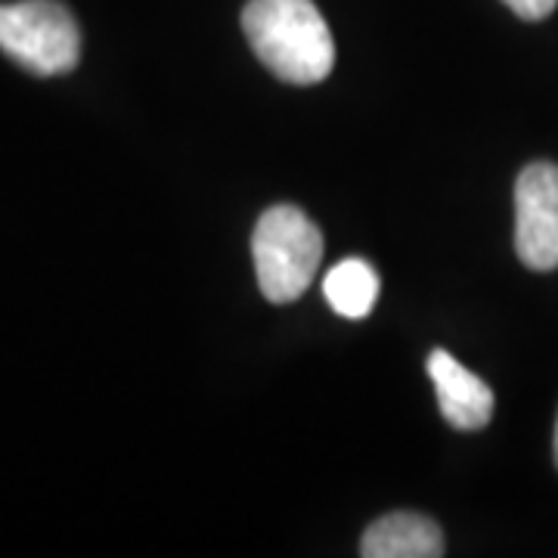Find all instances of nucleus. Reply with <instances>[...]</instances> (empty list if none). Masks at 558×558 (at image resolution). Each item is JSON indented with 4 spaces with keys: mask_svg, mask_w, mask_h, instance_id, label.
Listing matches in <instances>:
<instances>
[{
    "mask_svg": "<svg viewBox=\"0 0 558 558\" xmlns=\"http://www.w3.org/2000/svg\"><path fill=\"white\" fill-rule=\"evenodd\" d=\"M515 252L524 267H558V165L534 161L515 180Z\"/></svg>",
    "mask_w": 558,
    "mask_h": 558,
    "instance_id": "nucleus-4",
    "label": "nucleus"
},
{
    "mask_svg": "<svg viewBox=\"0 0 558 558\" xmlns=\"http://www.w3.org/2000/svg\"><path fill=\"white\" fill-rule=\"evenodd\" d=\"M519 20L527 22H539L546 20V16H553L558 7V0H502Z\"/></svg>",
    "mask_w": 558,
    "mask_h": 558,
    "instance_id": "nucleus-8",
    "label": "nucleus"
},
{
    "mask_svg": "<svg viewBox=\"0 0 558 558\" xmlns=\"http://www.w3.org/2000/svg\"><path fill=\"white\" fill-rule=\"evenodd\" d=\"M428 376L438 391V407L444 418L459 432H481L494 416V391L472 369H465L450 351H432Z\"/></svg>",
    "mask_w": 558,
    "mask_h": 558,
    "instance_id": "nucleus-5",
    "label": "nucleus"
},
{
    "mask_svg": "<svg viewBox=\"0 0 558 558\" xmlns=\"http://www.w3.org/2000/svg\"><path fill=\"white\" fill-rule=\"evenodd\" d=\"M323 295L339 317H369V311L376 307V299H379V274L369 260H341L323 279Z\"/></svg>",
    "mask_w": 558,
    "mask_h": 558,
    "instance_id": "nucleus-7",
    "label": "nucleus"
},
{
    "mask_svg": "<svg viewBox=\"0 0 558 558\" xmlns=\"http://www.w3.org/2000/svg\"><path fill=\"white\" fill-rule=\"evenodd\" d=\"M0 50L38 78L75 72L81 62V28L60 0L0 3Z\"/></svg>",
    "mask_w": 558,
    "mask_h": 558,
    "instance_id": "nucleus-3",
    "label": "nucleus"
},
{
    "mask_svg": "<svg viewBox=\"0 0 558 558\" xmlns=\"http://www.w3.org/2000/svg\"><path fill=\"white\" fill-rule=\"evenodd\" d=\"M366 558H438L444 556V534L432 519L418 512H391L366 527L360 539Z\"/></svg>",
    "mask_w": 558,
    "mask_h": 558,
    "instance_id": "nucleus-6",
    "label": "nucleus"
},
{
    "mask_svg": "<svg viewBox=\"0 0 558 558\" xmlns=\"http://www.w3.org/2000/svg\"><path fill=\"white\" fill-rule=\"evenodd\" d=\"M242 32L279 81L307 87L336 65V40L314 0H248Z\"/></svg>",
    "mask_w": 558,
    "mask_h": 558,
    "instance_id": "nucleus-1",
    "label": "nucleus"
},
{
    "mask_svg": "<svg viewBox=\"0 0 558 558\" xmlns=\"http://www.w3.org/2000/svg\"><path fill=\"white\" fill-rule=\"evenodd\" d=\"M553 457H556V465H558V418H556V438H553Z\"/></svg>",
    "mask_w": 558,
    "mask_h": 558,
    "instance_id": "nucleus-9",
    "label": "nucleus"
},
{
    "mask_svg": "<svg viewBox=\"0 0 558 558\" xmlns=\"http://www.w3.org/2000/svg\"><path fill=\"white\" fill-rule=\"evenodd\" d=\"M252 255L264 299L289 304L301 299L323 260V233L295 205H274L260 215Z\"/></svg>",
    "mask_w": 558,
    "mask_h": 558,
    "instance_id": "nucleus-2",
    "label": "nucleus"
}]
</instances>
